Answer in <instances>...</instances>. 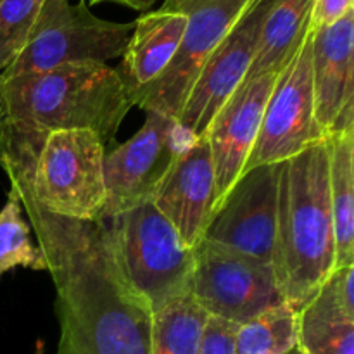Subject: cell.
I'll return each instance as SVG.
<instances>
[{
    "label": "cell",
    "mask_w": 354,
    "mask_h": 354,
    "mask_svg": "<svg viewBox=\"0 0 354 354\" xmlns=\"http://www.w3.org/2000/svg\"><path fill=\"white\" fill-rule=\"evenodd\" d=\"M45 140L0 121V168L17 190L55 286L57 354H152L154 315L124 280L104 221L57 216L35 199L30 169Z\"/></svg>",
    "instance_id": "cell-1"
},
{
    "label": "cell",
    "mask_w": 354,
    "mask_h": 354,
    "mask_svg": "<svg viewBox=\"0 0 354 354\" xmlns=\"http://www.w3.org/2000/svg\"><path fill=\"white\" fill-rule=\"evenodd\" d=\"M335 270L328 142L280 162L275 273L287 303L299 313Z\"/></svg>",
    "instance_id": "cell-2"
},
{
    "label": "cell",
    "mask_w": 354,
    "mask_h": 354,
    "mask_svg": "<svg viewBox=\"0 0 354 354\" xmlns=\"http://www.w3.org/2000/svg\"><path fill=\"white\" fill-rule=\"evenodd\" d=\"M131 107L127 78L107 62L0 78V120L47 137L59 130H92L109 147Z\"/></svg>",
    "instance_id": "cell-3"
},
{
    "label": "cell",
    "mask_w": 354,
    "mask_h": 354,
    "mask_svg": "<svg viewBox=\"0 0 354 354\" xmlns=\"http://www.w3.org/2000/svg\"><path fill=\"white\" fill-rule=\"evenodd\" d=\"M99 218L124 280L149 304L152 315L190 296L194 249L152 201Z\"/></svg>",
    "instance_id": "cell-4"
},
{
    "label": "cell",
    "mask_w": 354,
    "mask_h": 354,
    "mask_svg": "<svg viewBox=\"0 0 354 354\" xmlns=\"http://www.w3.org/2000/svg\"><path fill=\"white\" fill-rule=\"evenodd\" d=\"M133 23L93 16L85 0H45L26 47L0 73L9 80L80 62H107L124 54Z\"/></svg>",
    "instance_id": "cell-5"
},
{
    "label": "cell",
    "mask_w": 354,
    "mask_h": 354,
    "mask_svg": "<svg viewBox=\"0 0 354 354\" xmlns=\"http://www.w3.org/2000/svg\"><path fill=\"white\" fill-rule=\"evenodd\" d=\"M106 144L92 130L48 133L30 169L37 203L48 213L69 220H97L106 204Z\"/></svg>",
    "instance_id": "cell-6"
},
{
    "label": "cell",
    "mask_w": 354,
    "mask_h": 354,
    "mask_svg": "<svg viewBox=\"0 0 354 354\" xmlns=\"http://www.w3.org/2000/svg\"><path fill=\"white\" fill-rule=\"evenodd\" d=\"M252 0H165L168 9L185 14L182 41L168 68L142 88H130L133 106L178 120L187 95L204 62Z\"/></svg>",
    "instance_id": "cell-7"
},
{
    "label": "cell",
    "mask_w": 354,
    "mask_h": 354,
    "mask_svg": "<svg viewBox=\"0 0 354 354\" xmlns=\"http://www.w3.org/2000/svg\"><path fill=\"white\" fill-rule=\"evenodd\" d=\"M190 296L209 317L235 325L287 303L272 265L204 241L194 248Z\"/></svg>",
    "instance_id": "cell-8"
},
{
    "label": "cell",
    "mask_w": 354,
    "mask_h": 354,
    "mask_svg": "<svg viewBox=\"0 0 354 354\" xmlns=\"http://www.w3.org/2000/svg\"><path fill=\"white\" fill-rule=\"evenodd\" d=\"M311 48L313 30L310 26L303 44L277 76L244 171L287 161L304 149L327 140L315 120Z\"/></svg>",
    "instance_id": "cell-9"
},
{
    "label": "cell",
    "mask_w": 354,
    "mask_h": 354,
    "mask_svg": "<svg viewBox=\"0 0 354 354\" xmlns=\"http://www.w3.org/2000/svg\"><path fill=\"white\" fill-rule=\"evenodd\" d=\"M192 137L175 118L147 111L140 130L106 152L104 183L106 204L102 214H118L151 201Z\"/></svg>",
    "instance_id": "cell-10"
},
{
    "label": "cell",
    "mask_w": 354,
    "mask_h": 354,
    "mask_svg": "<svg viewBox=\"0 0 354 354\" xmlns=\"http://www.w3.org/2000/svg\"><path fill=\"white\" fill-rule=\"evenodd\" d=\"M279 171L280 162L245 169L213 209L201 241L275 268Z\"/></svg>",
    "instance_id": "cell-11"
},
{
    "label": "cell",
    "mask_w": 354,
    "mask_h": 354,
    "mask_svg": "<svg viewBox=\"0 0 354 354\" xmlns=\"http://www.w3.org/2000/svg\"><path fill=\"white\" fill-rule=\"evenodd\" d=\"M275 2L252 0L204 62L176 120L187 133L196 138L204 137L220 107L244 82L254 59L263 23Z\"/></svg>",
    "instance_id": "cell-12"
},
{
    "label": "cell",
    "mask_w": 354,
    "mask_h": 354,
    "mask_svg": "<svg viewBox=\"0 0 354 354\" xmlns=\"http://www.w3.org/2000/svg\"><path fill=\"white\" fill-rule=\"evenodd\" d=\"M279 73L272 71L244 80L220 107L204 133L213 159L216 185L214 207L244 171Z\"/></svg>",
    "instance_id": "cell-13"
},
{
    "label": "cell",
    "mask_w": 354,
    "mask_h": 354,
    "mask_svg": "<svg viewBox=\"0 0 354 354\" xmlns=\"http://www.w3.org/2000/svg\"><path fill=\"white\" fill-rule=\"evenodd\" d=\"M315 120L325 138L354 130V9L313 31Z\"/></svg>",
    "instance_id": "cell-14"
},
{
    "label": "cell",
    "mask_w": 354,
    "mask_h": 354,
    "mask_svg": "<svg viewBox=\"0 0 354 354\" xmlns=\"http://www.w3.org/2000/svg\"><path fill=\"white\" fill-rule=\"evenodd\" d=\"M151 201L189 248L199 244L216 204L213 159L206 137L192 138L180 152Z\"/></svg>",
    "instance_id": "cell-15"
},
{
    "label": "cell",
    "mask_w": 354,
    "mask_h": 354,
    "mask_svg": "<svg viewBox=\"0 0 354 354\" xmlns=\"http://www.w3.org/2000/svg\"><path fill=\"white\" fill-rule=\"evenodd\" d=\"M354 265L330 273L297 313L301 354H354Z\"/></svg>",
    "instance_id": "cell-16"
},
{
    "label": "cell",
    "mask_w": 354,
    "mask_h": 354,
    "mask_svg": "<svg viewBox=\"0 0 354 354\" xmlns=\"http://www.w3.org/2000/svg\"><path fill=\"white\" fill-rule=\"evenodd\" d=\"M185 24V14L168 7L145 12L135 21L123 54V76L130 88H142L165 73L178 50Z\"/></svg>",
    "instance_id": "cell-17"
},
{
    "label": "cell",
    "mask_w": 354,
    "mask_h": 354,
    "mask_svg": "<svg viewBox=\"0 0 354 354\" xmlns=\"http://www.w3.org/2000/svg\"><path fill=\"white\" fill-rule=\"evenodd\" d=\"M313 0H277L259 33L248 78L279 73L290 61L310 31Z\"/></svg>",
    "instance_id": "cell-18"
},
{
    "label": "cell",
    "mask_w": 354,
    "mask_h": 354,
    "mask_svg": "<svg viewBox=\"0 0 354 354\" xmlns=\"http://www.w3.org/2000/svg\"><path fill=\"white\" fill-rule=\"evenodd\" d=\"M327 142L337 270L354 265V130L332 135Z\"/></svg>",
    "instance_id": "cell-19"
},
{
    "label": "cell",
    "mask_w": 354,
    "mask_h": 354,
    "mask_svg": "<svg viewBox=\"0 0 354 354\" xmlns=\"http://www.w3.org/2000/svg\"><path fill=\"white\" fill-rule=\"evenodd\" d=\"M207 317L192 296L154 313L152 354H201Z\"/></svg>",
    "instance_id": "cell-20"
},
{
    "label": "cell",
    "mask_w": 354,
    "mask_h": 354,
    "mask_svg": "<svg viewBox=\"0 0 354 354\" xmlns=\"http://www.w3.org/2000/svg\"><path fill=\"white\" fill-rule=\"evenodd\" d=\"M297 348V311L289 303L239 325L235 354H289Z\"/></svg>",
    "instance_id": "cell-21"
},
{
    "label": "cell",
    "mask_w": 354,
    "mask_h": 354,
    "mask_svg": "<svg viewBox=\"0 0 354 354\" xmlns=\"http://www.w3.org/2000/svg\"><path fill=\"white\" fill-rule=\"evenodd\" d=\"M47 272V261L38 245L31 242V227L23 218L17 190L10 185L0 209V279L14 268Z\"/></svg>",
    "instance_id": "cell-22"
},
{
    "label": "cell",
    "mask_w": 354,
    "mask_h": 354,
    "mask_svg": "<svg viewBox=\"0 0 354 354\" xmlns=\"http://www.w3.org/2000/svg\"><path fill=\"white\" fill-rule=\"evenodd\" d=\"M45 0L0 2V73L23 52Z\"/></svg>",
    "instance_id": "cell-23"
},
{
    "label": "cell",
    "mask_w": 354,
    "mask_h": 354,
    "mask_svg": "<svg viewBox=\"0 0 354 354\" xmlns=\"http://www.w3.org/2000/svg\"><path fill=\"white\" fill-rule=\"evenodd\" d=\"M239 325L207 317L201 354H235V334Z\"/></svg>",
    "instance_id": "cell-24"
},
{
    "label": "cell",
    "mask_w": 354,
    "mask_h": 354,
    "mask_svg": "<svg viewBox=\"0 0 354 354\" xmlns=\"http://www.w3.org/2000/svg\"><path fill=\"white\" fill-rule=\"evenodd\" d=\"M353 9L354 0H313L310 21L311 30L317 31L320 28L328 26L344 17Z\"/></svg>",
    "instance_id": "cell-25"
},
{
    "label": "cell",
    "mask_w": 354,
    "mask_h": 354,
    "mask_svg": "<svg viewBox=\"0 0 354 354\" xmlns=\"http://www.w3.org/2000/svg\"><path fill=\"white\" fill-rule=\"evenodd\" d=\"M99 2H120L123 6L131 7L137 10H147L156 0H90V3H99Z\"/></svg>",
    "instance_id": "cell-26"
},
{
    "label": "cell",
    "mask_w": 354,
    "mask_h": 354,
    "mask_svg": "<svg viewBox=\"0 0 354 354\" xmlns=\"http://www.w3.org/2000/svg\"><path fill=\"white\" fill-rule=\"evenodd\" d=\"M35 354H44V342L38 341L37 348H35Z\"/></svg>",
    "instance_id": "cell-27"
},
{
    "label": "cell",
    "mask_w": 354,
    "mask_h": 354,
    "mask_svg": "<svg viewBox=\"0 0 354 354\" xmlns=\"http://www.w3.org/2000/svg\"><path fill=\"white\" fill-rule=\"evenodd\" d=\"M289 354H301V353H299V351H297V348H296V349H294V351H290Z\"/></svg>",
    "instance_id": "cell-28"
},
{
    "label": "cell",
    "mask_w": 354,
    "mask_h": 354,
    "mask_svg": "<svg viewBox=\"0 0 354 354\" xmlns=\"http://www.w3.org/2000/svg\"><path fill=\"white\" fill-rule=\"evenodd\" d=\"M0 2H2V0H0Z\"/></svg>",
    "instance_id": "cell-29"
}]
</instances>
